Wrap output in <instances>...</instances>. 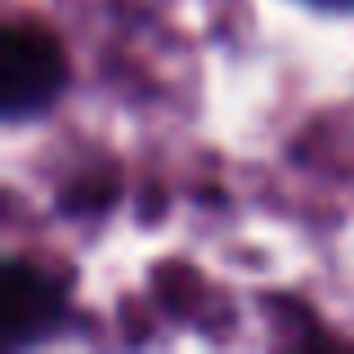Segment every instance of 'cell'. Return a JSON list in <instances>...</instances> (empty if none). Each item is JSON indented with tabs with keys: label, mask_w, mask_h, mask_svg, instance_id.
Segmentation results:
<instances>
[{
	"label": "cell",
	"mask_w": 354,
	"mask_h": 354,
	"mask_svg": "<svg viewBox=\"0 0 354 354\" xmlns=\"http://www.w3.org/2000/svg\"><path fill=\"white\" fill-rule=\"evenodd\" d=\"M72 86L63 41L36 18H14L0 36V117L5 126L41 121Z\"/></svg>",
	"instance_id": "obj_1"
},
{
	"label": "cell",
	"mask_w": 354,
	"mask_h": 354,
	"mask_svg": "<svg viewBox=\"0 0 354 354\" xmlns=\"http://www.w3.org/2000/svg\"><path fill=\"white\" fill-rule=\"evenodd\" d=\"M72 323V278L32 256L0 265V350L23 354L50 346Z\"/></svg>",
	"instance_id": "obj_2"
},
{
	"label": "cell",
	"mask_w": 354,
	"mask_h": 354,
	"mask_svg": "<svg viewBox=\"0 0 354 354\" xmlns=\"http://www.w3.org/2000/svg\"><path fill=\"white\" fill-rule=\"evenodd\" d=\"M121 193H126V175L117 162H95V166H77L68 180L54 189V211L63 220H104L117 211Z\"/></svg>",
	"instance_id": "obj_3"
},
{
	"label": "cell",
	"mask_w": 354,
	"mask_h": 354,
	"mask_svg": "<svg viewBox=\"0 0 354 354\" xmlns=\"http://www.w3.org/2000/svg\"><path fill=\"white\" fill-rule=\"evenodd\" d=\"M305 9H319V14H354V0H296Z\"/></svg>",
	"instance_id": "obj_4"
}]
</instances>
